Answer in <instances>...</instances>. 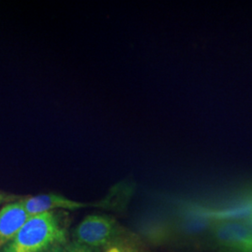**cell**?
Listing matches in <instances>:
<instances>
[{
    "instance_id": "6da1fadb",
    "label": "cell",
    "mask_w": 252,
    "mask_h": 252,
    "mask_svg": "<svg viewBox=\"0 0 252 252\" xmlns=\"http://www.w3.org/2000/svg\"><path fill=\"white\" fill-rule=\"evenodd\" d=\"M65 230L56 212L31 216L18 234L0 252H45L66 242Z\"/></svg>"
},
{
    "instance_id": "7a4b0ae2",
    "label": "cell",
    "mask_w": 252,
    "mask_h": 252,
    "mask_svg": "<svg viewBox=\"0 0 252 252\" xmlns=\"http://www.w3.org/2000/svg\"><path fill=\"white\" fill-rule=\"evenodd\" d=\"M217 241L227 250L252 252V217H225L213 227Z\"/></svg>"
},
{
    "instance_id": "3957f363",
    "label": "cell",
    "mask_w": 252,
    "mask_h": 252,
    "mask_svg": "<svg viewBox=\"0 0 252 252\" xmlns=\"http://www.w3.org/2000/svg\"><path fill=\"white\" fill-rule=\"evenodd\" d=\"M117 233L114 219L103 215H90L76 227L73 236L74 241L97 251L115 241Z\"/></svg>"
},
{
    "instance_id": "277c9868",
    "label": "cell",
    "mask_w": 252,
    "mask_h": 252,
    "mask_svg": "<svg viewBox=\"0 0 252 252\" xmlns=\"http://www.w3.org/2000/svg\"><path fill=\"white\" fill-rule=\"evenodd\" d=\"M30 217L21 200L0 209V251L15 237Z\"/></svg>"
},
{
    "instance_id": "5b68a950",
    "label": "cell",
    "mask_w": 252,
    "mask_h": 252,
    "mask_svg": "<svg viewBox=\"0 0 252 252\" xmlns=\"http://www.w3.org/2000/svg\"><path fill=\"white\" fill-rule=\"evenodd\" d=\"M21 202L30 216L51 212L55 209L76 210L87 206L55 193H44L30 196L21 200Z\"/></svg>"
},
{
    "instance_id": "8992f818",
    "label": "cell",
    "mask_w": 252,
    "mask_h": 252,
    "mask_svg": "<svg viewBox=\"0 0 252 252\" xmlns=\"http://www.w3.org/2000/svg\"><path fill=\"white\" fill-rule=\"evenodd\" d=\"M95 250H93L91 248H88L84 245L78 243L76 241L72 242H63V243L55 245L50 250H48L45 252H95Z\"/></svg>"
},
{
    "instance_id": "52a82bcc",
    "label": "cell",
    "mask_w": 252,
    "mask_h": 252,
    "mask_svg": "<svg viewBox=\"0 0 252 252\" xmlns=\"http://www.w3.org/2000/svg\"><path fill=\"white\" fill-rule=\"evenodd\" d=\"M104 252H142L135 244L128 242L127 240L116 239L105 248Z\"/></svg>"
},
{
    "instance_id": "ba28073f",
    "label": "cell",
    "mask_w": 252,
    "mask_h": 252,
    "mask_svg": "<svg viewBox=\"0 0 252 252\" xmlns=\"http://www.w3.org/2000/svg\"><path fill=\"white\" fill-rule=\"evenodd\" d=\"M4 199H5V196H4V195H3V194L0 192V204H1V203L4 201Z\"/></svg>"
},
{
    "instance_id": "9c48e42d",
    "label": "cell",
    "mask_w": 252,
    "mask_h": 252,
    "mask_svg": "<svg viewBox=\"0 0 252 252\" xmlns=\"http://www.w3.org/2000/svg\"><path fill=\"white\" fill-rule=\"evenodd\" d=\"M225 252H236V251H232V250H227Z\"/></svg>"
},
{
    "instance_id": "30bf717a",
    "label": "cell",
    "mask_w": 252,
    "mask_h": 252,
    "mask_svg": "<svg viewBox=\"0 0 252 252\" xmlns=\"http://www.w3.org/2000/svg\"></svg>"
}]
</instances>
